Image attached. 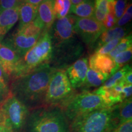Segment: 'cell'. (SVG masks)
<instances>
[{
    "label": "cell",
    "mask_w": 132,
    "mask_h": 132,
    "mask_svg": "<svg viewBox=\"0 0 132 132\" xmlns=\"http://www.w3.org/2000/svg\"><path fill=\"white\" fill-rule=\"evenodd\" d=\"M114 114L118 125L132 120V101L130 98L114 105ZM117 125V126H118Z\"/></svg>",
    "instance_id": "obj_20"
},
{
    "label": "cell",
    "mask_w": 132,
    "mask_h": 132,
    "mask_svg": "<svg viewBox=\"0 0 132 132\" xmlns=\"http://www.w3.org/2000/svg\"><path fill=\"white\" fill-rule=\"evenodd\" d=\"M55 70L49 63L43 64L30 73L13 80L10 91L28 109L44 107L48 86Z\"/></svg>",
    "instance_id": "obj_1"
},
{
    "label": "cell",
    "mask_w": 132,
    "mask_h": 132,
    "mask_svg": "<svg viewBox=\"0 0 132 132\" xmlns=\"http://www.w3.org/2000/svg\"><path fill=\"white\" fill-rule=\"evenodd\" d=\"M77 16L68 15L61 19H57L54 21L50 29L53 45L75 37L74 26Z\"/></svg>",
    "instance_id": "obj_11"
},
{
    "label": "cell",
    "mask_w": 132,
    "mask_h": 132,
    "mask_svg": "<svg viewBox=\"0 0 132 132\" xmlns=\"http://www.w3.org/2000/svg\"><path fill=\"white\" fill-rule=\"evenodd\" d=\"M84 53L82 44L75 37L53 45V53L50 65L56 70L66 68L81 58Z\"/></svg>",
    "instance_id": "obj_8"
},
{
    "label": "cell",
    "mask_w": 132,
    "mask_h": 132,
    "mask_svg": "<svg viewBox=\"0 0 132 132\" xmlns=\"http://www.w3.org/2000/svg\"><path fill=\"white\" fill-rule=\"evenodd\" d=\"M26 132H70L67 119L57 106H44L29 112Z\"/></svg>",
    "instance_id": "obj_2"
},
{
    "label": "cell",
    "mask_w": 132,
    "mask_h": 132,
    "mask_svg": "<svg viewBox=\"0 0 132 132\" xmlns=\"http://www.w3.org/2000/svg\"><path fill=\"white\" fill-rule=\"evenodd\" d=\"M65 70H56L53 73L44 101V106L61 108L75 95Z\"/></svg>",
    "instance_id": "obj_6"
},
{
    "label": "cell",
    "mask_w": 132,
    "mask_h": 132,
    "mask_svg": "<svg viewBox=\"0 0 132 132\" xmlns=\"http://www.w3.org/2000/svg\"><path fill=\"white\" fill-rule=\"evenodd\" d=\"M116 22L117 19H116L114 15L111 13H109L105 17V19L104 20L103 24L105 26V29H109L115 27Z\"/></svg>",
    "instance_id": "obj_32"
},
{
    "label": "cell",
    "mask_w": 132,
    "mask_h": 132,
    "mask_svg": "<svg viewBox=\"0 0 132 132\" xmlns=\"http://www.w3.org/2000/svg\"><path fill=\"white\" fill-rule=\"evenodd\" d=\"M131 45L132 37L131 34H128V36L122 38V39H120L119 43L114 48L108 55L110 57H111L112 59H113L114 57L118 55V54L127 50L130 47H131Z\"/></svg>",
    "instance_id": "obj_26"
},
{
    "label": "cell",
    "mask_w": 132,
    "mask_h": 132,
    "mask_svg": "<svg viewBox=\"0 0 132 132\" xmlns=\"http://www.w3.org/2000/svg\"><path fill=\"white\" fill-rule=\"evenodd\" d=\"M95 0H83L77 5H72L70 12L79 18H94Z\"/></svg>",
    "instance_id": "obj_22"
},
{
    "label": "cell",
    "mask_w": 132,
    "mask_h": 132,
    "mask_svg": "<svg viewBox=\"0 0 132 132\" xmlns=\"http://www.w3.org/2000/svg\"><path fill=\"white\" fill-rule=\"evenodd\" d=\"M53 43L50 31H44L36 44L22 57L12 80L30 73L43 64L49 63L52 56Z\"/></svg>",
    "instance_id": "obj_4"
},
{
    "label": "cell",
    "mask_w": 132,
    "mask_h": 132,
    "mask_svg": "<svg viewBox=\"0 0 132 132\" xmlns=\"http://www.w3.org/2000/svg\"><path fill=\"white\" fill-rule=\"evenodd\" d=\"M106 29L103 23L94 18L77 17L74 26V31L90 48L94 47L98 37Z\"/></svg>",
    "instance_id": "obj_10"
},
{
    "label": "cell",
    "mask_w": 132,
    "mask_h": 132,
    "mask_svg": "<svg viewBox=\"0 0 132 132\" xmlns=\"http://www.w3.org/2000/svg\"><path fill=\"white\" fill-rule=\"evenodd\" d=\"M21 57L11 48L0 43V65L9 79H13L19 67Z\"/></svg>",
    "instance_id": "obj_13"
},
{
    "label": "cell",
    "mask_w": 132,
    "mask_h": 132,
    "mask_svg": "<svg viewBox=\"0 0 132 132\" xmlns=\"http://www.w3.org/2000/svg\"><path fill=\"white\" fill-rule=\"evenodd\" d=\"M122 81L124 82L125 85H132V72L130 70L127 73L125 74L123 77Z\"/></svg>",
    "instance_id": "obj_36"
},
{
    "label": "cell",
    "mask_w": 132,
    "mask_h": 132,
    "mask_svg": "<svg viewBox=\"0 0 132 132\" xmlns=\"http://www.w3.org/2000/svg\"><path fill=\"white\" fill-rule=\"evenodd\" d=\"M43 32L40 24L35 19L32 22L17 28L1 44L11 48L22 57L36 44Z\"/></svg>",
    "instance_id": "obj_5"
},
{
    "label": "cell",
    "mask_w": 132,
    "mask_h": 132,
    "mask_svg": "<svg viewBox=\"0 0 132 132\" xmlns=\"http://www.w3.org/2000/svg\"><path fill=\"white\" fill-rule=\"evenodd\" d=\"M130 70H131V65H130V64H125L124 66H123L119 70L110 76L108 80L104 82L103 85L100 86V87L102 89H108L111 88L113 86H114L117 83L123 80L125 74L127 73L128 72H129Z\"/></svg>",
    "instance_id": "obj_23"
},
{
    "label": "cell",
    "mask_w": 132,
    "mask_h": 132,
    "mask_svg": "<svg viewBox=\"0 0 132 132\" xmlns=\"http://www.w3.org/2000/svg\"><path fill=\"white\" fill-rule=\"evenodd\" d=\"M9 79L8 77L5 75V73L3 72L2 68H1V65H0V85L4 88L10 89L8 83H9Z\"/></svg>",
    "instance_id": "obj_34"
},
{
    "label": "cell",
    "mask_w": 132,
    "mask_h": 132,
    "mask_svg": "<svg viewBox=\"0 0 132 132\" xmlns=\"http://www.w3.org/2000/svg\"><path fill=\"white\" fill-rule=\"evenodd\" d=\"M108 107L110 106L100 95L86 90L75 94L61 109L67 119L72 121L84 114Z\"/></svg>",
    "instance_id": "obj_7"
},
{
    "label": "cell",
    "mask_w": 132,
    "mask_h": 132,
    "mask_svg": "<svg viewBox=\"0 0 132 132\" xmlns=\"http://www.w3.org/2000/svg\"><path fill=\"white\" fill-rule=\"evenodd\" d=\"M43 0H24L23 3H29L33 5H39Z\"/></svg>",
    "instance_id": "obj_37"
},
{
    "label": "cell",
    "mask_w": 132,
    "mask_h": 132,
    "mask_svg": "<svg viewBox=\"0 0 132 132\" xmlns=\"http://www.w3.org/2000/svg\"><path fill=\"white\" fill-rule=\"evenodd\" d=\"M4 125L12 132H24L29 109L12 94L1 105Z\"/></svg>",
    "instance_id": "obj_9"
},
{
    "label": "cell",
    "mask_w": 132,
    "mask_h": 132,
    "mask_svg": "<svg viewBox=\"0 0 132 132\" xmlns=\"http://www.w3.org/2000/svg\"><path fill=\"white\" fill-rule=\"evenodd\" d=\"M70 0H54V11L56 18L61 19L68 15L70 12Z\"/></svg>",
    "instance_id": "obj_25"
},
{
    "label": "cell",
    "mask_w": 132,
    "mask_h": 132,
    "mask_svg": "<svg viewBox=\"0 0 132 132\" xmlns=\"http://www.w3.org/2000/svg\"><path fill=\"white\" fill-rule=\"evenodd\" d=\"M89 68L97 72L103 73H111L114 67L113 59L108 54H99L94 53L88 61Z\"/></svg>",
    "instance_id": "obj_16"
},
{
    "label": "cell",
    "mask_w": 132,
    "mask_h": 132,
    "mask_svg": "<svg viewBox=\"0 0 132 132\" xmlns=\"http://www.w3.org/2000/svg\"><path fill=\"white\" fill-rule=\"evenodd\" d=\"M0 132H12L11 130L3 125H0Z\"/></svg>",
    "instance_id": "obj_38"
},
{
    "label": "cell",
    "mask_w": 132,
    "mask_h": 132,
    "mask_svg": "<svg viewBox=\"0 0 132 132\" xmlns=\"http://www.w3.org/2000/svg\"><path fill=\"white\" fill-rule=\"evenodd\" d=\"M23 1H24V0H23Z\"/></svg>",
    "instance_id": "obj_41"
},
{
    "label": "cell",
    "mask_w": 132,
    "mask_h": 132,
    "mask_svg": "<svg viewBox=\"0 0 132 132\" xmlns=\"http://www.w3.org/2000/svg\"><path fill=\"white\" fill-rule=\"evenodd\" d=\"M120 39H114V40L104 44L102 47L95 49L94 53L99 54H108L119 43Z\"/></svg>",
    "instance_id": "obj_27"
},
{
    "label": "cell",
    "mask_w": 132,
    "mask_h": 132,
    "mask_svg": "<svg viewBox=\"0 0 132 132\" xmlns=\"http://www.w3.org/2000/svg\"><path fill=\"white\" fill-rule=\"evenodd\" d=\"M116 0H95L94 18L103 23L109 13L114 14V6Z\"/></svg>",
    "instance_id": "obj_21"
},
{
    "label": "cell",
    "mask_w": 132,
    "mask_h": 132,
    "mask_svg": "<svg viewBox=\"0 0 132 132\" xmlns=\"http://www.w3.org/2000/svg\"><path fill=\"white\" fill-rule=\"evenodd\" d=\"M22 3H23V0H0V9H7L19 7Z\"/></svg>",
    "instance_id": "obj_30"
},
{
    "label": "cell",
    "mask_w": 132,
    "mask_h": 132,
    "mask_svg": "<svg viewBox=\"0 0 132 132\" xmlns=\"http://www.w3.org/2000/svg\"><path fill=\"white\" fill-rule=\"evenodd\" d=\"M128 32L127 28L123 26L122 27L115 26L113 28L106 29L98 37V40L96 42H97V44L95 45L94 47L98 48L110 41L117 39H122L127 35Z\"/></svg>",
    "instance_id": "obj_17"
},
{
    "label": "cell",
    "mask_w": 132,
    "mask_h": 132,
    "mask_svg": "<svg viewBox=\"0 0 132 132\" xmlns=\"http://www.w3.org/2000/svg\"><path fill=\"white\" fill-rule=\"evenodd\" d=\"M11 94L10 89L4 88L0 85V105Z\"/></svg>",
    "instance_id": "obj_35"
},
{
    "label": "cell",
    "mask_w": 132,
    "mask_h": 132,
    "mask_svg": "<svg viewBox=\"0 0 132 132\" xmlns=\"http://www.w3.org/2000/svg\"><path fill=\"white\" fill-rule=\"evenodd\" d=\"M38 5L22 3L19 6V24L17 28L32 22L37 14Z\"/></svg>",
    "instance_id": "obj_18"
},
{
    "label": "cell",
    "mask_w": 132,
    "mask_h": 132,
    "mask_svg": "<svg viewBox=\"0 0 132 132\" xmlns=\"http://www.w3.org/2000/svg\"><path fill=\"white\" fill-rule=\"evenodd\" d=\"M54 3V0H43L38 5L37 14L36 19L42 26L43 32L50 31L56 20Z\"/></svg>",
    "instance_id": "obj_14"
},
{
    "label": "cell",
    "mask_w": 132,
    "mask_h": 132,
    "mask_svg": "<svg viewBox=\"0 0 132 132\" xmlns=\"http://www.w3.org/2000/svg\"><path fill=\"white\" fill-rule=\"evenodd\" d=\"M88 59L84 57L71 64L65 69L70 85L74 90L81 88L85 82L88 69Z\"/></svg>",
    "instance_id": "obj_12"
},
{
    "label": "cell",
    "mask_w": 132,
    "mask_h": 132,
    "mask_svg": "<svg viewBox=\"0 0 132 132\" xmlns=\"http://www.w3.org/2000/svg\"><path fill=\"white\" fill-rule=\"evenodd\" d=\"M132 18V4L131 3L128 4L125 9L124 13L122 15L119 19L117 20L116 26L122 27L124 25H126L129 21L131 20Z\"/></svg>",
    "instance_id": "obj_28"
},
{
    "label": "cell",
    "mask_w": 132,
    "mask_h": 132,
    "mask_svg": "<svg viewBox=\"0 0 132 132\" xmlns=\"http://www.w3.org/2000/svg\"><path fill=\"white\" fill-rule=\"evenodd\" d=\"M118 125L114 106L89 112L71 121L70 132H110Z\"/></svg>",
    "instance_id": "obj_3"
},
{
    "label": "cell",
    "mask_w": 132,
    "mask_h": 132,
    "mask_svg": "<svg viewBox=\"0 0 132 132\" xmlns=\"http://www.w3.org/2000/svg\"><path fill=\"white\" fill-rule=\"evenodd\" d=\"M128 0H116L114 6V15L118 20L124 13L128 5Z\"/></svg>",
    "instance_id": "obj_29"
},
{
    "label": "cell",
    "mask_w": 132,
    "mask_h": 132,
    "mask_svg": "<svg viewBox=\"0 0 132 132\" xmlns=\"http://www.w3.org/2000/svg\"><path fill=\"white\" fill-rule=\"evenodd\" d=\"M110 77L108 73H101L88 68L85 82L81 88L83 91H86L88 89L92 87H100Z\"/></svg>",
    "instance_id": "obj_19"
},
{
    "label": "cell",
    "mask_w": 132,
    "mask_h": 132,
    "mask_svg": "<svg viewBox=\"0 0 132 132\" xmlns=\"http://www.w3.org/2000/svg\"><path fill=\"white\" fill-rule=\"evenodd\" d=\"M4 125V117H3V112L1 110V105H0V125Z\"/></svg>",
    "instance_id": "obj_39"
},
{
    "label": "cell",
    "mask_w": 132,
    "mask_h": 132,
    "mask_svg": "<svg viewBox=\"0 0 132 132\" xmlns=\"http://www.w3.org/2000/svg\"><path fill=\"white\" fill-rule=\"evenodd\" d=\"M132 56V48L130 47L129 48L120 53L113 59L114 63V67L111 71L110 76L113 75L116 72L119 70L120 68L124 66L128 62L131 60Z\"/></svg>",
    "instance_id": "obj_24"
},
{
    "label": "cell",
    "mask_w": 132,
    "mask_h": 132,
    "mask_svg": "<svg viewBox=\"0 0 132 132\" xmlns=\"http://www.w3.org/2000/svg\"><path fill=\"white\" fill-rule=\"evenodd\" d=\"M132 94V85H125L122 89V91L121 93V98L122 100H124L131 98Z\"/></svg>",
    "instance_id": "obj_33"
},
{
    "label": "cell",
    "mask_w": 132,
    "mask_h": 132,
    "mask_svg": "<svg viewBox=\"0 0 132 132\" xmlns=\"http://www.w3.org/2000/svg\"><path fill=\"white\" fill-rule=\"evenodd\" d=\"M110 132H132V120L118 125Z\"/></svg>",
    "instance_id": "obj_31"
},
{
    "label": "cell",
    "mask_w": 132,
    "mask_h": 132,
    "mask_svg": "<svg viewBox=\"0 0 132 132\" xmlns=\"http://www.w3.org/2000/svg\"><path fill=\"white\" fill-rule=\"evenodd\" d=\"M19 19V6L12 9H0V43Z\"/></svg>",
    "instance_id": "obj_15"
},
{
    "label": "cell",
    "mask_w": 132,
    "mask_h": 132,
    "mask_svg": "<svg viewBox=\"0 0 132 132\" xmlns=\"http://www.w3.org/2000/svg\"><path fill=\"white\" fill-rule=\"evenodd\" d=\"M83 0H70V2L72 3V5H77L80 3Z\"/></svg>",
    "instance_id": "obj_40"
}]
</instances>
